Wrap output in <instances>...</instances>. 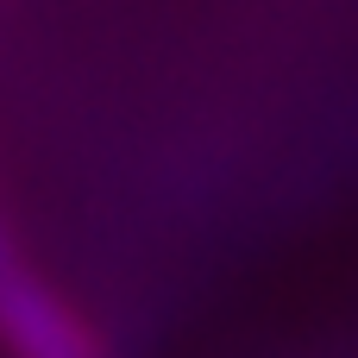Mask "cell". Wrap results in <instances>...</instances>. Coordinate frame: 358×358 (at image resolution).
Wrapping results in <instances>:
<instances>
[{
    "label": "cell",
    "mask_w": 358,
    "mask_h": 358,
    "mask_svg": "<svg viewBox=\"0 0 358 358\" xmlns=\"http://www.w3.org/2000/svg\"><path fill=\"white\" fill-rule=\"evenodd\" d=\"M0 358H113L107 334L0 227Z\"/></svg>",
    "instance_id": "obj_1"
}]
</instances>
